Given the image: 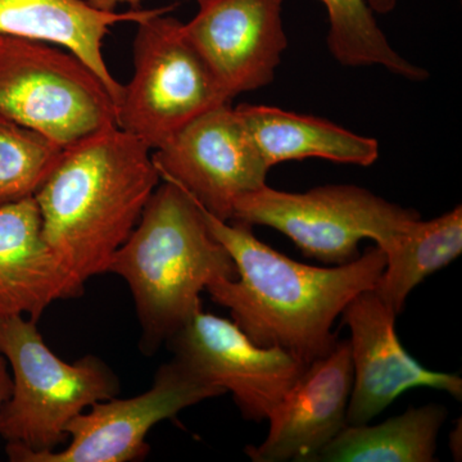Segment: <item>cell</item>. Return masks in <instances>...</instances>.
Instances as JSON below:
<instances>
[{"label": "cell", "instance_id": "6da1fadb", "mask_svg": "<svg viewBox=\"0 0 462 462\" xmlns=\"http://www.w3.org/2000/svg\"><path fill=\"white\" fill-rule=\"evenodd\" d=\"M203 209L207 225L236 263L238 278L212 282L206 291L229 310L252 342L279 346L309 365L337 345L333 325L352 300L374 289L385 267L375 245L352 263L310 266L264 245L251 225L221 221Z\"/></svg>", "mask_w": 462, "mask_h": 462}, {"label": "cell", "instance_id": "7a4b0ae2", "mask_svg": "<svg viewBox=\"0 0 462 462\" xmlns=\"http://www.w3.org/2000/svg\"><path fill=\"white\" fill-rule=\"evenodd\" d=\"M152 153L117 125L106 127L63 149L33 196L48 245L83 291L107 273L162 181Z\"/></svg>", "mask_w": 462, "mask_h": 462}, {"label": "cell", "instance_id": "3957f363", "mask_svg": "<svg viewBox=\"0 0 462 462\" xmlns=\"http://www.w3.org/2000/svg\"><path fill=\"white\" fill-rule=\"evenodd\" d=\"M107 273L129 285L152 355L202 310L212 282L238 278L229 252L212 236L202 207L175 182L162 180L135 229L116 251Z\"/></svg>", "mask_w": 462, "mask_h": 462}, {"label": "cell", "instance_id": "277c9868", "mask_svg": "<svg viewBox=\"0 0 462 462\" xmlns=\"http://www.w3.org/2000/svg\"><path fill=\"white\" fill-rule=\"evenodd\" d=\"M0 355L12 370L0 436L30 451H53L69 440V422L120 393L108 365L91 355L74 364L60 360L26 316L0 315Z\"/></svg>", "mask_w": 462, "mask_h": 462}, {"label": "cell", "instance_id": "5b68a950", "mask_svg": "<svg viewBox=\"0 0 462 462\" xmlns=\"http://www.w3.org/2000/svg\"><path fill=\"white\" fill-rule=\"evenodd\" d=\"M0 118L67 148L117 125V105L71 51L0 36Z\"/></svg>", "mask_w": 462, "mask_h": 462}, {"label": "cell", "instance_id": "8992f818", "mask_svg": "<svg viewBox=\"0 0 462 462\" xmlns=\"http://www.w3.org/2000/svg\"><path fill=\"white\" fill-rule=\"evenodd\" d=\"M163 7L136 23L134 71L124 85L117 126L152 151L162 147L197 117L231 100L218 87L184 23Z\"/></svg>", "mask_w": 462, "mask_h": 462}, {"label": "cell", "instance_id": "52a82bcc", "mask_svg": "<svg viewBox=\"0 0 462 462\" xmlns=\"http://www.w3.org/2000/svg\"><path fill=\"white\" fill-rule=\"evenodd\" d=\"M420 217L355 185H328L288 193L263 185L236 203L231 221L263 225L285 234L305 256L345 264L360 256L363 239L384 249L404 225Z\"/></svg>", "mask_w": 462, "mask_h": 462}, {"label": "cell", "instance_id": "ba28073f", "mask_svg": "<svg viewBox=\"0 0 462 462\" xmlns=\"http://www.w3.org/2000/svg\"><path fill=\"white\" fill-rule=\"evenodd\" d=\"M225 394L223 388L200 379L172 358L157 370L153 384L144 393L100 401L69 422L65 449L36 452L7 443L5 452L12 462L142 461L149 452L148 433L158 422Z\"/></svg>", "mask_w": 462, "mask_h": 462}, {"label": "cell", "instance_id": "9c48e42d", "mask_svg": "<svg viewBox=\"0 0 462 462\" xmlns=\"http://www.w3.org/2000/svg\"><path fill=\"white\" fill-rule=\"evenodd\" d=\"M152 156L162 180L221 221H231L243 196L266 185L270 170L230 103L191 121Z\"/></svg>", "mask_w": 462, "mask_h": 462}, {"label": "cell", "instance_id": "30bf717a", "mask_svg": "<svg viewBox=\"0 0 462 462\" xmlns=\"http://www.w3.org/2000/svg\"><path fill=\"white\" fill-rule=\"evenodd\" d=\"M173 358L231 393L247 420H267L307 364L279 346H261L226 319L199 312L167 340Z\"/></svg>", "mask_w": 462, "mask_h": 462}, {"label": "cell", "instance_id": "8fae6325", "mask_svg": "<svg viewBox=\"0 0 462 462\" xmlns=\"http://www.w3.org/2000/svg\"><path fill=\"white\" fill-rule=\"evenodd\" d=\"M342 316L351 331L348 343L354 370L346 424H369L412 388L438 389L461 400L460 376L431 372L410 356L398 339V315L374 289L356 296Z\"/></svg>", "mask_w": 462, "mask_h": 462}, {"label": "cell", "instance_id": "7c38bea8", "mask_svg": "<svg viewBox=\"0 0 462 462\" xmlns=\"http://www.w3.org/2000/svg\"><path fill=\"white\" fill-rule=\"evenodd\" d=\"M285 0H199L185 33L230 100L273 81L287 48Z\"/></svg>", "mask_w": 462, "mask_h": 462}, {"label": "cell", "instance_id": "4fadbf2b", "mask_svg": "<svg viewBox=\"0 0 462 462\" xmlns=\"http://www.w3.org/2000/svg\"><path fill=\"white\" fill-rule=\"evenodd\" d=\"M354 370L348 340L307 365L269 416L261 445L248 446L254 462L311 461L346 427Z\"/></svg>", "mask_w": 462, "mask_h": 462}, {"label": "cell", "instance_id": "5bb4252c", "mask_svg": "<svg viewBox=\"0 0 462 462\" xmlns=\"http://www.w3.org/2000/svg\"><path fill=\"white\" fill-rule=\"evenodd\" d=\"M83 291L48 245L36 199L0 206V315L38 322L51 303Z\"/></svg>", "mask_w": 462, "mask_h": 462}, {"label": "cell", "instance_id": "9a60e30c", "mask_svg": "<svg viewBox=\"0 0 462 462\" xmlns=\"http://www.w3.org/2000/svg\"><path fill=\"white\" fill-rule=\"evenodd\" d=\"M162 8L107 12L87 0H0V36L50 42L74 53L105 83L116 105L124 85L103 56L106 36L117 23H138Z\"/></svg>", "mask_w": 462, "mask_h": 462}, {"label": "cell", "instance_id": "2e32d148", "mask_svg": "<svg viewBox=\"0 0 462 462\" xmlns=\"http://www.w3.org/2000/svg\"><path fill=\"white\" fill-rule=\"evenodd\" d=\"M236 111L269 169L306 158L370 166L379 157L375 139L348 132L324 118L267 106L240 105Z\"/></svg>", "mask_w": 462, "mask_h": 462}, {"label": "cell", "instance_id": "e0dca14e", "mask_svg": "<svg viewBox=\"0 0 462 462\" xmlns=\"http://www.w3.org/2000/svg\"><path fill=\"white\" fill-rule=\"evenodd\" d=\"M383 252L387 261L374 291L400 315L413 288L460 256L461 206L433 220L410 221Z\"/></svg>", "mask_w": 462, "mask_h": 462}, {"label": "cell", "instance_id": "ac0fdd59", "mask_svg": "<svg viewBox=\"0 0 462 462\" xmlns=\"http://www.w3.org/2000/svg\"><path fill=\"white\" fill-rule=\"evenodd\" d=\"M446 418L445 407L425 404L373 427L346 425L311 462L437 461L438 434Z\"/></svg>", "mask_w": 462, "mask_h": 462}, {"label": "cell", "instance_id": "d6986e66", "mask_svg": "<svg viewBox=\"0 0 462 462\" xmlns=\"http://www.w3.org/2000/svg\"><path fill=\"white\" fill-rule=\"evenodd\" d=\"M329 16L328 42L333 56L345 66H383L410 80H422L427 72L403 60L391 47L376 23L374 9L384 14L396 0H319Z\"/></svg>", "mask_w": 462, "mask_h": 462}, {"label": "cell", "instance_id": "ffe728a7", "mask_svg": "<svg viewBox=\"0 0 462 462\" xmlns=\"http://www.w3.org/2000/svg\"><path fill=\"white\" fill-rule=\"evenodd\" d=\"M63 149L41 134L0 118V206L35 196Z\"/></svg>", "mask_w": 462, "mask_h": 462}, {"label": "cell", "instance_id": "44dd1931", "mask_svg": "<svg viewBox=\"0 0 462 462\" xmlns=\"http://www.w3.org/2000/svg\"><path fill=\"white\" fill-rule=\"evenodd\" d=\"M12 394V374L9 373L8 361L5 356L0 355V424H2V412ZM2 439V436H0Z\"/></svg>", "mask_w": 462, "mask_h": 462}, {"label": "cell", "instance_id": "7402d4cb", "mask_svg": "<svg viewBox=\"0 0 462 462\" xmlns=\"http://www.w3.org/2000/svg\"><path fill=\"white\" fill-rule=\"evenodd\" d=\"M87 2L100 11L115 12L116 8L121 5H129L132 9H138L143 0H87Z\"/></svg>", "mask_w": 462, "mask_h": 462}, {"label": "cell", "instance_id": "603a6c76", "mask_svg": "<svg viewBox=\"0 0 462 462\" xmlns=\"http://www.w3.org/2000/svg\"><path fill=\"white\" fill-rule=\"evenodd\" d=\"M451 442V449L454 452L455 460H461V424H458L457 428H455L449 438Z\"/></svg>", "mask_w": 462, "mask_h": 462}]
</instances>
